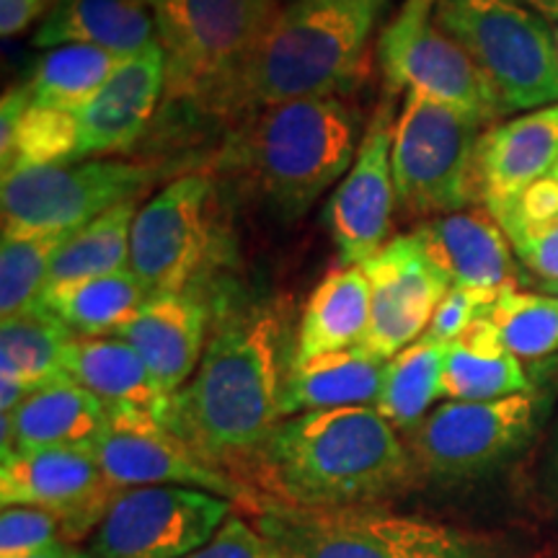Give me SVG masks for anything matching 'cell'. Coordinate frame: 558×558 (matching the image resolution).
Segmentation results:
<instances>
[{"instance_id":"1","label":"cell","mask_w":558,"mask_h":558,"mask_svg":"<svg viewBox=\"0 0 558 558\" xmlns=\"http://www.w3.org/2000/svg\"><path fill=\"white\" fill-rule=\"evenodd\" d=\"M418 473L399 429L373 407L288 416L256 452L248 476L264 501L303 509L373 507Z\"/></svg>"},{"instance_id":"2","label":"cell","mask_w":558,"mask_h":558,"mask_svg":"<svg viewBox=\"0 0 558 558\" xmlns=\"http://www.w3.org/2000/svg\"><path fill=\"white\" fill-rule=\"evenodd\" d=\"M282 320L269 308L233 316L213 333L197 373L173 393L169 427L235 478L282 422Z\"/></svg>"},{"instance_id":"3","label":"cell","mask_w":558,"mask_h":558,"mask_svg":"<svg viewBox=\"0 0 558 558\" xmlns=\"http://www.w3.org/2000/svg\"><path fill=\"white\" fill-rule=\"evenodd\" d=\"M378 13L360 0H288L199 109L246 120L277 104L341 94L365 70Z\"/></svg>"},{"instance_id":"4","label":"cell","mask_w":558,"mask_h":558,"mask_svg":"<svg viewBox=\"0 0 558 558\" xmlns=\"http://www.w3.org/2000/svg\"><path fill=\"white\" fill-rule=\"evenodd\" d=\"M357 114L339 96L254 111L228 140L222 163L241 171L288 218L344 177L357 156Z\"/></svg>"},{"instance_id":"5","label":"cell","mask_w":558,"mask_h":558,"mask_svg":"<svg viewBox=\"0 0 558 558\" xmlns=\"http://www.w3.org/2000/svg\"><path fill=\"white\" fill-rule=\"evenodd\" d=\"M254 527L269 558H497L476 535L375 507L303 509L264 501Z\"/></svg>"},{"instance_id":"6","label":"cell","mask_w":558,"mask_h":558,"mask_svg":"<svg viewBox=\"0 0 558 558\" xmlns=\"http://www.w3.org/2000/svg\"><path fill=\"white\" fill-rule=\"evenodd\" d=\"M492 128L450 104L407 90L393 128L396 202L427 222L476 205V150Z\"/></svg>"},{"instance_id":"7","label":"cell","mask_w":558,"mask_h":558,"mask_svg":"<svg viewBox=\"0 0 558 558\" xmlns=\"http://www.w3.org/2000/svg\"><path fill=\"white\" fill-rule=\"evenodd\" d=\"M435 24L484 70L509 111L558 104L556 34L520 0H435Z\"/></svg>"},{"instance_id":"8","label":"cell","mask_w":558,"mask_h":558,"mask_svg":"<svg viewBox=\"0 0 558 558\" xmlns=\"http://www.w3.org/2000/svg\"><path fill=\"white\" fill-rule=\"evenodd\" d=\"M166 54V101L202 107L241 65L279 0H150Z\"/></svg>"},{"instance_id":"9","label":"cell","mask_w":558,"mask_h":558,"mask_svg":"<svg viewBox=\"0 0 558 558\" xmlns=\"http://www.w3.org/2000/svg\"><path fill=\"white\" fill-rule=\"evenodd\" d=\"M153 181H158L156 163L111 158L5 171L0 226L3 235L73 233L107 209L137 199Z\"/></svg>"},{"instance_id":"10","label":"cell","mask_w":558,"mask_h":558,"mask_svg":"<svg viewBox=\"0 0 558 558\" xmlns=\"http://www.w3.org/2000/svg\"><path fill=\"white\" fill-rule=\"evenodd\" d=\"M388 94H414L450 104L494 124L509 114L497 86L471 54L435 24V0H403L378 41Z\"/></svg>"},{"instance_id":"11","label":"cell","mask_w":558,"mask_h":558,"mask_svg":"<svg viewBox=\"0 0 558 558\" xmlns=\"http://www.w3.org/2000/svg\"><path fill=\"white\" fill-rule=\"evenodd\" d=\"M546 399L535 390L497 401H445L411 432L416 469L437 481H465L497 469L538 429Z\"/></svg>"},{"instance_id":"12","label":"cell","mask_w":558,"mask_h":558,"mask_svg":"<svg viewBox=\"0 0 558 558\" xmlns=\"http://www.w3.org/2000/svg\"><path fill=\"white\" fill-rule=\"evenodd\" d=\"M233 501L186 486L120 488L90 538V558H181L218 535Z\"/></svg>"},{"instance_id":"13","label":"cell","mask_w":558,"mask_h":558,"mask_svg":"<svg viewBox=\"0 0 558 558\" xmlns=\"http://www.w3.org/2000/svg\"><path fill=\"white\" fill-rule=\"evenodd\" d=\"M109 429L90 445L104 476L117 488L186 486L218 494L235 507L256 514L259 494L243 478L218 469L184 442L169 424L140 414H109Z\"/></svg>"},{"instance_id":"14","label":"cell","mask_w":558,"mask_h":558,"mask_svg":"<svg viewBox=\"0 0 558 558\" xmlns=\"http://www.w3.org/2000/svg\"><path fill=\"white\" fill-rule=\"evenodd\" d=\"M213 197L205 173H186L137 209L130 269L148 295L192 288L213 251Z\"/></svg>"},{"instance_id":"15","label":"cell","mask_w":558,"mask_h":558,"mask_svg":"<svg viewBox=\"0 0 558 558\" xmlns=\"http://www.w3.org/2000/svg\"><path fill=\"white\" fill-rule=\"evenodd\" d=\"M393 99L386 94L369 120L354 163L326 202L324 222L347 267H362L388 243L393 222L396 181H393Z\"/></svg>"},{"instance_id":"16","label":"cell","mask_w":558,"mask_h":558,"mask_svg":"<svg viewBox=\"0 0 558 558\" xmlns=\"http://www.w3.org/2000/svg\"><path fill=\"white\" fill-rule=\"evenodd\" d=\"M117 494L88 448L16 450L0 463V505L54 514L68 543L94 533Z\"/></svg>"},{"instance_id":"17","label":"cell","mask_w":558,"mask_h":558,"mask_svg":"<svg viewBox=\"0 0 558 558\" xmlns=\"http://www.w3.org/2000/svg\"><path fill=\"white\" fill-rule=\"evenodd\" d=\"M362 269L369 279V326L360 347L388 362L424 337L452 284L411 233L388 241Z\"/></svg>"},{"instance_id":"18","label":"cell","mask_w":558,"mask_h":558,"mask_svg":"<svg viewBox=\"0 0 558 558\" xmlns=\"http://www.w3.org/2000/svg\"><path fill=\"white\" fill-rule=\"evenodd\" d=\"M160 99H166V54L156 41L124 58L99 94L75 111L81 124V160L104 158L135 145L156 117Z\"/></svg>"},{"instance_id":"19","label":"cell","mask_w":558,"mask_h":558,"mask_svg":"<svg viewBox=\"0 0 558 558\" xmlns=\"http://www.w3.org/2000/svg\"><path fill=\"white\" fill-rule=\"evenodd\" d=\"M558 163V104L492 124L476 150V194L488 213L512 205Z\"/></svg>"},{"instance_id":"20","label":"cell","mask_w":558,"mask_h":558,"mask_svg":"<svg viewBox=\"0 0 558 558\" xmlns=\"http://www.w3.org/2000/svg\"><path fill=\"white\" fill-rule=\"evenodd\" d=\"M411 235L452 288L497 295L509 284H518L512 243L486 207H469L418 222Z\"/></svg>"},{"instance_id":"21","label":"cell","mask_w":558,"mask_h":558,"mask_svg":"<svg viewBox=\"0 0 558 558\" xmlns=\"http://www.w3.org/2000/svg\"><path fill=\"white\" fill-rule=\"evenodd\" d=\"M209 308L197 290L150 295L117 337L135 349L156 380L179 393L192 380L207 347Z\"/></svg>"},{"instance_id":"22","label":"cell","mask_w":558,"mask_h":558,"mask_svg":"<svg viewBox=\"0 0 558 558\" xmlns=\"http://www.w3.org/2000/svg\"><path fill=\"white\" fill-rule=\"evenodd\" d=\"M62 373L90 390L109 414H140L169 424L173 396L120 337H75L68 344Z\"/></svg>"},{"instance_id":"23","label":"cell","mask_w":558,"mask_h":558,"mask_svg":"<svg viewBox=\"0 0 558 558\" xmlns=\"http://www.w3.org/2000/svg\"><path fill=\"white\" fill-rule=\"evenodd\" d=\"M386 360L373 357L362 347L326 352L318 357L292 360L282 383V418L352 407H373L386 380Z\"/></svg>"},{"instance_id":"24","label":"cell","mask_w":558,"mask_h":558,"mask_svg":"<svg viewBox=\"0 0 558 558\" xmlns=\"http://www.w3.org/2000/svg\"><path fill=\"white\" fill-rule=\"evenodd\" d=\"M5 416L11 418L16 450L90 448L111 422L109 409L65 373L34 388Z\"/></svg>"},{"instance_id":"25","label":"cell","mask_w":558,"mask_h":558,"mask_svg":"<svg viewBox=\"0 0 558 558\" xmlns=\"http://www.w3.org/2000/svg\"><path fill=\"white\" fill-rule=\"evenodd\" d=\"M156 41L150 0H58L34 37L45 50L94 45L120 58H132Z\"/></svg>"},{"instance_id":"26","label":"cell","mask_w":558,"mask_h":558,"mask_svg":"<svg viewBox=\"0 0 558 558\" xmlns=\"http://www.w3.org/2000/svg\"><path fill=\"white\" fill-rule=\"evenodd\" d=\"M81 160V124L75 111L41 107L24 83L3 94L0 104V166L5 171L29 166H62Z\"/></svg>"},{"instance_id":"27","label":"cell","mask_w":558,"mask_h":558,"mask_svg":"<svg viewBox=\"0 0 558 558\" xmlns=\"http://www.w3.org/2000/svg\"><path fill=\"white\" fill-rule=\"evenodd\" d=\"M369 326V279L362 267L331 269L311 292L300 316L292 360L318 357L362 344Z\"/></svg>"},{"instance_id":"28","label":"cell","mask_w":558,"mask_h":558,"mask_svg":"<svg viewBox=\"0 0 558 558\" xmlns=\"http://www.w3.org/2000/svg\"><path fill=\"white\" fill-rule=\"evenodd\" d=\"M525 390L533 388L522 360L509 352L486 316L473 320L469 329L448 344L442 367V399L497 401Z\"/></svg>"},{"instance_id":"29","label":"cell","mask_w":558,"mask_h":558,"mask_svg":"<svg viewBox=\"0 0 558 558\" xmlns=\"http://www.w3.org/2000/svg\"><path fill=\"white\" fill-rule=\"evenodd\" d=\"M148 298L135 271L122 269L78 282L47 284L37 303L54 313L75 337H117Z\"/></svg>"},{"instance_id":"30","label":"cell","mask_w":558,"mask_h":558,"mask_svg":"<svg viewBox=\"0 0 558 558\" xmlns=\"http://www.w3.org/2000/svg\"><path fill=\"white\" fill-rule=\"evenodd\" d=\"M448 344L422 337L388 360L375 411L399 432H414L442 399V367Z\"/></svg>"},{"instance_id":"31","label":"cell","mask_w":558,"mask_h":558,"mask_svg":"<svg viewBox=\"0 0 558 558\" xmlns=\"http://www.w3.org/2000/svg\"><path fill=\"white\" fill-rule=\"evenodd\" d=\"M75 333L62 320L34 303L3 318L0 326V378L21 380L32 390L62 375L68 344Z\"/></svg>"},{"instance_id":"32","label":"cell","mask_w":558,"mask_h":558,"mask_svg":"<svg viewBox=\"0 0 558 558\" xmlns=\"http://www.w3.org/2000/svg\"><path fill=\"white\" fill-rule=\"evenodd\" d=\"M137 199L122 202L88 226L73 230L54 254L47 284L78 282L130 269L132 222L137 218Z\"/></svg>"},{"instance_id":"33","label":"cell","mask_w":558,"mask_h":558,"mask_svg":"<svg viewBox=\"0 0 558 558\" xmlns=\"http://www.w3.org/2000/svg\"><path fill=\"white\" fill-rule=\"evenodd\" d=\"M122 60L94 45L52 47L37 60L24 86L34 104L78 111L99 94Z\"/></svg>"},{"instance_id":"34","label":"cell","mask_w":558,"mask_h":558,"mask_svg":"<svg viewBox=\"0 0 558 558\" xmlns=\"http://www.w3.org/2000/svg\"><path fill=\"white\" fill-rule=\"evenodd\" d=\"M484 316L514 357L538 360L558 352V298L548 292H522L509 284L488 303Z\"/></svg>"},{"instance_id":"35","label":"cell","mask_w":558,"mask_h":558,"mask_svg":"<svg viewBox=\"0 0 558 558\" xmlns=\"http://www.w3.org/2000/svg\"><path fill=\"white\" fill-rule=\"evenodd\" d=\"M70 233L3 235L0 243V316L32 308L47 288L52 259Z\"/></svg>"},{"instance_id":"36","label":"cell","mask_w":558,"mask_h":558,"mask_svg":"<svg viewBox=\"0 0 558 558\" xmlns=\"http://www.w3.org/2000/svg\"><path fill=\"white\" fill-rule=\"evenodd\" d=\"M65 541L62 522L37 507H3L0 558H32Z\"/></svg>"},{"instance_id":"37","label":"cell","mask_w":558,"mask_h":558,"mask_svg":"<svg viewBox=\"0 0 558 558\" xmlns=\"http://www.w3.org/2000/svg\"><path fill=\"white\" fill-rule=\"evenodd\" d=\"M514 256L541 277V282H558V218L527 222L520 218H499Z\"/></svg>"},{"instance_id":"38","label":"cell","mask_w":558,"mask_h":558,"mask_svg":"<svg viewBox=\"0 0 558 558\" xmlns=\"http://www.w3.org/2000/svg\"><path fill=\"white\" fill-rule=\"evenodd\" d=\"M497 295L465 288H450L448 295L442 298V303H439V308L435 311V316H432V324L429 329L424 331V337L435 339L439 344H452L460 333L469 329L473 320L484 316L488 303Z\"/></svg>"},{"instance_id":"39","label":"cell","mask_w":558,"mask_h":558,"mask_svg":"<svg viewBox=\"0 0 558 558\" xmlns=\"http://www.w3.org/2000/svg\"><path fill=\"white\" fill-rule=\"evenodd\" d=\"M181 558H269L259 530L243 518H228L213 541Z\"/></svg>"},{"instance_id":"40","label":"cell","mask_w":558,"mask_h":558,"mask_svg":"<svg viewBox=\"0 0 558 558\" xmlns=\"http://www.w3.org/2000/svg\"><path fill=\"white\" fill-rule=\"evenodd\" d=\"M58 0H0V34L5 39L19 37L34 21L50 13Z\"/></svg>"},{"instance_id":"41","label":"cell","mask_w":558,"mask_h":558,"mask_svg":"<svg viewBox=\"0 0 558 558\" xmlns=\"http://www.w3.org/2000/svg\"><path fill=\"white\" fill-rule=\"evenodd\" d=\"M522 5H527L530 11H535L538 16L548 21H558V0H520Z\"/></svg>"},{"instance_id":"42","label":"cell","mask_w":558,"mask_h":558,"mask_svg":"<svg viewBox=\"0 0 558 558\" xmlns=\"http://www.w3.org/2000/svg\"><path fill=\"white\" fill-rule=\"evenodd\" d=\"M32 558H90V556H86L83 550L75 548L73 543H60V546H54L50 550H45V554L32 556Z\"/></svg>"},{"instance_id":"43","label":"cell","mask_w":558,"mask_h":558,"mask_svg":"<svg viewBox=\"0 0 558 558\" xmlns=\"http://www.w3.org/2000/svg\"><path fill=\"white\" fill-rule=\"evenodd\" d=\"M541 292H548V295L558 298V282H541Z\"/></svg>"},{"instance_id":"44","label":"cell","mask_w":558,"mask_h":558,"mask_svg":"<svg viewBox=\"0 0 558 558\" xmlns=\"http://www.w3.org/2000/svg\"><path fill=\"white\" fill-rule=\"evenodd\" d=\"M360 3H369V5H375V9H383V5H386L388 0H360Z\"/></svg>"},{"instance_id":"45","label":"cell","mask_w":558,"mask_h":558,"mask_svg":"<svg viewBox=\"0 0 558 558\" xmlns=\"http://www.w3.org/2000/svg\"><path fill=\"white\" fill-rule=\"evenodd\" d=\"M548 179H550V181H554V184L558 186V163L554 166V171H550V173H548Z\"/></svg>"},{"instance_id":"46","label":"cell","mask_w":558,"mask_h":558,"mask_svg":"<svg viewBox=\"0 0 558 558\" xmlns=\"http://www.w3.org/2000/svg\"><path fill=\"white\" fill-rule=\"evenodd\" d=\"M554 34H556V47H558V26H556V32H554Z\"/></svg>"}]
</instances>
